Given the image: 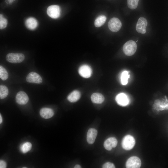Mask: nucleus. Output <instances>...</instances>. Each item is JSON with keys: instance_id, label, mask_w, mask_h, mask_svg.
<instances>
[{"instance_id": "cd10ccee", "label": "nucleus", "mask_w": 168, "mask_h": 168, "mask_svg": "<svg viewBox=\"0 0 168 168\" xmlns=\"http://www.w3.org/2000/svg\"><path fill=\"white\" fill-rule=\"evenodd\" d=\"M74 168H81V167L80 165L77 164V165H76L75 166Z\"/></svg>"}, {"instance_id": "2eb2a0df", "label": "nucleus", "mask_w": 168, "mask_h": 168, "mask_svg": "<svg viewBox=\"0 0 168 168\" xmlns=\"http://www.w3.org/2000/svg\"><path fill=\"white\" fill-rule=\"evenodd\" d=\"M41 116L45 119H48L52 117L54 115V112L51 109L43 108L40 111Z\"/></svg>"}, {"instance_id": "9b49d317", "label": "nucleus", "mask_w": 168, "mask_h": 168, "mask_svg": "<svg viewBox=\"0 0 168 168\" xmlns=\"http://www.w3.org/2000/svg\"><path fill=\"white\" fill-rule=\"evenodd\" d=\"M16 100L17 104L20 105H24L28 101L29 97L25 92L20 91L16 95Z\"/></svg>"}, {"instance_id": "f257e3e1", "label": "nucleus", "mask_w": 168, "mask_h": 168, "mask_svg": "<svg viewBox=\"0 0 168 168\" xmlns=\"http://www.w3.org/2000/svg\"><path fill=\"white\" fill-rule=\"evenodd\" d=\"M137 49V45L136 42L132 40L128 41L123 46L124 52L126 55L131 56L134 54Z\"/></svg>"}, {"instance_id": "412c9836", "label": "nucleus", "mask_w": 168, "mask_h": 168, "mask_svg": "<svg viewBox=\"0 0 168 168\" xmlns=\"http://www.w3.org/2000/svg\"><path fill=\"white\" fill-rule=\"evenodd\" d=\"M32 147V144L30 142H26L22 144L20 147L21 151L25 153L30 150Z\"/></svg>"}, {"instance_id": "a211bd4d", "label": "nucleus", "mask_w": 168, "mask_h": 168, "mask_svg": "<svg viewBox=\"0 0 168 168\" xmlns=\"http://www.w3.org/2000/svg\"><path fill=\"white\" fill-rule=\"evenodd\" d=\"M106 20V17L104 15L99 16L95 19L94 25L97 27H100L104 24Z\"/></svg>"}, {"instance_id": "1a4fd4ad", "label": "nucleus", "mask_w": 168, "mask_h": 168, "mask_svg": "<svg viewBox=\"0 0 168 168\" xmlns=\"http://www.w3.org/2000/svg\"><path fill=\"white\" fill-rule=\"evenodd\" d=\"M26 80L28 82L37 84L41 83L42 82L41 77L35 72L29 73L26 77Z\"/></svg>"}, {"instance_id": "393cba45", "label": "nucleus", "mask_w": 168, "mask_h": 168, "mask_svg": "<svg viewBox=\"0 0 168 168\" xmlns=\"http://www.w3.org/2000/svg\"><path fill=\"white\" fill-rule=\"evenodd\" d=\"M103 168H115L114 165L110 162H106L102 166Z\"/></svg>"}, {"instance_id": "f03ea898", "label": "nucleus", "mask_w": 168, "mask_h": 168, "mask_svg": "<svg viewBox=\"0 0 168 168\" xmlns=\"http://www.w3.org/2000/svg\"><path fill=\"white\" fill-rule=\"evenodd\" d=\"M135 141L132 136L128 135L125 136L122 141V146L125 150H129L132 149L135 145Z\"/></svg>"}, {"instance_id": "9d476101", "label": "nucleus", "mask_w": 168, "mask_h": 168, "mask_svg": "<svg viewBox=\"0 0 168 168\" xmlns=\"http://www.w3.org/2000/svg\"><path fill=\"white\" fill-rule=\"evenodd\" d=\"M92 69L91 68L87 65L81 66L79 68L78 72L82 77L88 78L91 77L92 74Z\"/></svg>"}, {"instance_id": "a878e982", "label": "nucleus", "mask_w": 168, "mask_h": 168, "mask_svg": "<svg viewBox=\"0 0 168 168\" xmlns=\"http://www.w3.org/2000/svg\"><path fill=\"white\" fill-rule=\"evenodd\" d=\"M6 162L3 160H0V168H5L6 167Z\"/></svg>"}, {"instance_id": "39448f33", "label": "nucleus", "mask_w": 168, "mask_h": 168, "mask_svg": "<svg viewBox=\"0 0 168 168\" xmlns=\"http://www.w3.org/2000/svg\"><path fill=\"white\" fill-rule=\"evenodd\" d=\"M120 21L118 18L113 17L109 21L108 26L109 29L112 31L116 32L118 31L122 26Z\"/></svg>"}, {"instance_id": "ddd939ff", "label": "nucleus", "mask_w": 168, "mask_h": 168, "mask_svg": "<svg viewBox=\"0 0 168 168\" xmlns=\"http://www.w3.org/2000/svg\"><path fill=\"white\" fill-rule=\"evenodd\" d=\"M97 134V130L93 128H90L87 133L86 139L89 144H93L96 139Z\"/></svg>"}, {"instance_id": "f3484780", "label": "nucleus", "mask_w": 168, "mask_h": 168, "mask_svg": "<svg viewBox=\"0 0 168 168\" xmlns=\"http://www.w3.org/2000/svg\"><path fill=\"white\" fill-rule=\"evenodd\" d=\"M91 99L93 103L96 104L101 103L104 100V97L103 95L98 93H93L91 96Z\"/></svg>"}, {"instance_id": "423d86ee", "label": "nucleus", "mask_w": 168, "mask_h": 168, "mask_svg": "<svg viewBox=\"0 0 168 168\" xmlns=\"http://www.w3.org/2000/svg\"><path fill=\"white\" fill-rule=\"evenodd\" d=\"M141 165V161L138 157L133 156L130 157L126 161V166L127 168H138Z\"/></svg>"}, {"instance_id": "b1692460", "label": "nucleus", "mask_w": 168, "mask_h": 168, "mask_svg": "<svg viewBox=\"0 0 168 168\" xmlns=\"http://www.w3.org/2000/svg\"><path fill=\"white\" fill-rule=\"evenodd\" d=\"M7 24V20L2 15H0V29L1 30L5 28Z\"/></svg>"}, {"instance_id": "4be33fe9", "label": "nucleus", "mask_w": 168, "mask_h": 168, "mask_svg": "<svg viewBox=\"0 0 168 168\" xmlns=\"http://www.w3.org/2000/svg\"><path fill=\"white\" fill-rule=\"evenodd\" d=\"M8 74L6 69L1 65L0 66V77L2 80H5L8 78Z\"/></svg>"}, {"instance_id": "dca6fc26", "label": "nucleus", "mask_w": 168, "mask_h": 168, "mask_svg": "<svg viewBox=\"0 0 168 168\" xmlns=\"http://www.w3.org/2000/svg\"><path fill=\"white\" fill-rule=\"evenodd\" d=\"M81 94L79 91L75 90L70 93L67 97L68 100L71 102H75L80 98Z\"/></svg>"}, {"instance_id": "4468645a", "label": "nucleus", "mask_w": 168, "mask_h": 168, "mask_svg": "<svg viewBox=\"0 0 168 168\" xmlns=\"http://www.w3.org/2000/svg\"><path fill=\"white\" fill-rule=\"evenodd\" d=\"M26 27L30 30L35 29L38 25V22L37 20L33 17L27 18L25 22Z\"/></svg>"}, {"instance_id": "c85d7f7f", "label": "nucleus", "mask_w": 168, "mask_h": 168, "mask_svg": "<svg viewBox=\"0 0 168 168\" xmlns=\"http://www.w3.org/2000/svg\"><path fill=\"white\" fill-rule=\"evenodd\" d=\"M2 122V117L1 115V114H0V124H1Z\"/></svg>"}, {"instance_id": "bb28decb", "label": "nucleus", "mask_w": 168, "mask_h": 168, "mask_svg": "<svg viewBox=\"0 0 168 168\" xmlns=\"http://www.w3.org/2000/svg\"><path fill=\"white\" fill-rule=\"evenodd\" d=\"M15 0H6V2L8 4H11Z\"/></svg>"}, {"instance_id": "20e7f679", "label": "nucleus", "mask_w": 168, "mask_h": 168, "mask_svg": "<svg viewBox=\"0 0 168 168\" xmlns=\"http://www.w3.org/2000/svg\"><path fill=\"white\" fill-rule=\"evenodd\" d=\"M61 12L60 7L56 5L49 6L47 10L48 15L53 19H56L59 17L60 15Z\"/></svg>"}, {"instance_id": "7ed1b4c3", "label": "nucleus", "mask_w": 168, "mask_h": 168, "mask_svg": "<svg viewBox=\"0 0 168 168\" xmlns=\"http://www.w3.org/2000/svg\"><path fill=\"white\" fill-rule=\"evenodd\" d=\"M24 55L21 53H9L6 56L7 61L12 63H21L24 60Z\"/></svg>"}, {"instance_id": "6ab92c4d", "label": "nucleus", "mask_w": 168, "mask_h": 168, "mask_svg": "<svg viewBox=\"0 0 168 168\" xmlns=\"http://www.w3.org/2000/svg\"><path fill=\"white\" fill-rule=\"evenodd\" d=\"M129 77L130 75L128 71H123L121 75L120 79L121 84L123 85L127 84L128 82V80Z\"/></svg>"}, {"instance_id": "6e6552de", "label": "nucleus", "mask_w": 168, "mask_h": 168, "mask_svg": "<svg viewBox=\"0 0 168 168\" xmlns=\"http://www.w3.org/2000/svg\"><path fill=\"white\" fill-rule=\"evenodd\" d=\"M147 24V20L143 17H140L138 20L136 26L137 31L144 34L146 32V28Z\"/></svg>"}, {"instance_id": "5701e85b", "label": "nucleus", "mask_w": 168, "mask_h": 168, "mask_svg": "<svg viewBox=\"0 0 168 168\" xmlns=\"http://www.w3.org/2000/svg\"><path fill=\"white\" fill-rule=\"evenodd\" d=\"M139 0H127V5L130 9H134L137 8Z\"/></svg>"}, {"instance_id": "f8f14e48", "label": "nucleus", "mask_w": 168, "mask_h": 168, "mask_svg": "<svg viewBox=\"0 0 168 168\" xmlns=\"http://www.w3.org/2000/svg\"><path fill=\"white\" fill-rule=\"evenodd\" d=\"M117 140L115 138L110 137L105 141L104 147L107 150L110 151L113 148L117 146Z\"/></svg>"}, {"instance_id": "0eeeda50", "label": "nucleus", "mask_w": 168, "mask_h": 168, "mask_svg": "<svg viewBox=\"0 0 168 168\" xmlns=\"http://www.w3.org/2000/svg\"><path fill=\"white\" fill-rule=\"evenodd\" d=\"M115 100L119 105L122 106L127 105L130 102L128 96L123 93L118 94L116 96Z\"/></svg>"}, {"instance_id": "aec40b11", "label": "nucleus", "mask_w": 168, "mask_h": 168, "mask_svg": "<svg viewBox=\"0 0 168 168\" xmlns=\"http://www.w3.org/2000/svg\"><path fill=\"white\" fill-rule=\"evenodd\" d=\"M8 94V89L7 86L4 85L0 86V98L3 99L6 98Z\"/></svg>"}]
</instances>
